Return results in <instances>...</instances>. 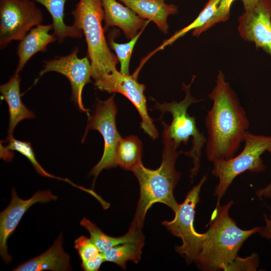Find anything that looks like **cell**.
<instances>
[{"mask_svg":"<svg viewBox=\"0 0 271 271\" xmlns=\"http://www.w3.org/2000/svg\"><path fill=\"white\" fill-rule=\"evenodd\" d=\"M145 28L141 30L135 37L125 43H117L111 35L109 37V45L114 51L120 63V72L124 74H129V66L133 49Z\"/></svg>","mask_w":271,"mask_h":271,"instance_id":"d4e9b609","label":"cell"},{"mask_svg":"<svg viewBox=\"0 0 271 271\" xmlns=\"http://www.w3.org/2000/svg\"><path fill=\"white\" fill-rule=\"evenodd\" d=\"M43 6L52 19L53 34L59 43L68 37L81 38L82 31L73 24L67 25L64 22V7L66 0H31Z\"/></svg>","mask_w":271,"mask_h":271,"instance_id":"ffe728a7","label":"cell"},{"mask_svg":"<svg viewBox=\"0 0 271 271\" xmlns=\"http://www.w3.org/2000/svg\"><path fill=\"white\" fill-rule=\"evenodd\" d=\"M104 261L103 255L100 252L93 258L81 262V267L85 271H97Z\"/></svg>","mask_w":271,"mask_h":271,"instance_id":"f1b7e54d","label":"cell"},{"mask_svg":"<svg viewBox=\"0 0 271 271\" xmlns=\"http://www.w3.org/2000/svg\"><path fill=\"white\" fill-rule=\"evenodd\" d=\"M244 146L241 152L235 157L213 162L212 174L218 179L213 195L217 198L216 206L220 205V200L234 179L245 171L263 172L266 168L261 158L271 144V137L246 134Z\"/></svg>","mask_w":271,"mask_h":271,"instance_id":"8992f818","label":"cell"},{"mask_svg":"<svg viewBox=\"0 0 271 271\" xmlns=\"http://www.w3.org/2000/svg\"><path fill=\"white\" fill-rule=\"evenodd\" d=\"M138 75L135 73L131 75L124 74L116 70L94 81V85L100 90L119 93L129 99L141 117V128L155 140L158 137V132L148 111L145 85L138 82Z\"/></svg>","mask_w":271,"mask_h":271,"instance_id":"30bf717a","label":"cell"},{"mask_svg":"<svg viewBox=\"0 0 271 271\" xmlns=\"http://www.w3.org/2000/svg\"><path fill=\"white\" fill-rule=\"evenodd\" d=\"M144 240L128 242L117 245L101 252L104 261L114 263L126 269V263L131 261L137 263L141 258Z\"/></svg>","mask_w":271,"mask_h":271,"instance_id":"7402d4cb","label":"cell"},{"mask_svg":"<svg viewBox=\"0 0 271 271\" xmlns=\"http://www.w3.org/2000/svg\"><path fill=\"white\" fill-rule=\"evenodd\" d=\"M220 1L208 0L197 17L191 23L183 29L176 31L171 37L165 40L160 46L143 59L141 65L143 66L156 53L172 44L177 40L184 36L189 31L197 29L204 25L214 15Z\"/></svg>","mask_w":271,"mask_h":271,"instance_id":"cb8c5ba5","label":"cell"},{"mask_svg":"<svg viewBox=\"0 0 271 271\" xmlns=\"http://www.w3.org/2000/svg\"><path fill=\"white\" fill-rule=\"evenodd\" d=\"M57 199V196L46 190L38 191L30 198L24 200L18 196L14 189H12L10 202L0 214V254L6 263H9L12 260L8 251V239L26 211L36 203H46Z\"/></svg>","mask_w":271,"mask_h":271,"instance_id":"7c38bea8","label":"cell"},{"mask_svg":"<svg viewBox=\"0 0 271 271\" xmlns=\"http://www.w3.org/2000/svg\"><path fill=\"white\" fill-rule=\"evenodd\" d=\"M208 96L213 101L205 117L207 159L211 162L234 157L248 132L249 120L237 96L219 71L216 84Z\"/></svg>","mask_w":271,"mask_h":271,"instance_id":"6da1fadb","label":"cell"},{"mask_svg":"<svg viewBox=\"0 0 271 271\" xmlns=\"http://www.w3.org/2000/svg\"><path fill=\"white\" fill-rule=\"evenodd\" d=\"M234 1L220 0L213 16L204 25L193 30L192 35L198 37L215 25L227 21L229 18L231 6Z\"/></svg>","mask_w":271,"mask_h":271,"instance_id":"484cf974","label":"cell"},{"mask_svg":"<svg viewBox=\"0 0 271 271\" xmlns=\"http://www.w3.org/2000/svg\"><path fill=\"white\" fill-rule=\"evenodd\" d=\"M269 215L265 213L263 214L265 224L260 227L258 233L262 238L269 240L271 243V206L269 208Z\"/></svg>","mask_w":271,"mask_h":271,"instance_id":"f546056e","label":"cell"},{"mask_svg":"<svg viewBox=\"0 0 271 271\" xmlns=\"http://www.w3.org/2000/svg\"><path fill=\"white\" fill-rule=\"evenodd\" d=\"M74 244L81 262L93 258L100 253L90 238L84 235L75 239Z\"/></svg>","mask_w":271,"mask_h":271,"instance_id":"4316f807","label":"cell"},{"mask_svg":"<svg viewBox=\"0 0 271 271\" xmlns=\"http://www.w3.org/2000/svg\"><path fill=\"white\" fill-rule=\"evenodd\" d=\"M266 151L271 154V144ZM257 197L260 199L262 198H271V182L265 187L258 189L256 192Z\"/></svg>","mask_w":271,"mask_h":271,"instance_id":"4dcf8cb0","label":"cell"},{"mask_svg":"<svg viewBox=\"0 0 271 271\" xmlns=\"http://www.w3.org/2000/svg\"><path fill=\"white\" fill-rule=\"evenodd\" d=\"M70 256L63 248L61 233L53 245L45 252L16 267L14 271H64L71 269Z\"/></svg>","mask_w":271,"mask_h":271,"instance_id":"9a60e30c","label":"cell"},{"mask_svg":"<svg viewBox=\"0 0 271 271\" xmlns=\"http://www.w3.org/2000/svg\"><path fill=\"white\" fill-rule=\"evenodd\" d=\"M132 10L140 17L154 22L160 31L167 34L168 18L176 14L177 7L167 4L164 0H118Z\"/></svg>","mask_w":271,"mask_h":271,"instance_id":"e0dca14e","label":"cell"},{"mask_svg":"<svg viewBox=\"0 0 271 271\" xmlns=\"http://www.w3.org/2000/svg\"><path fill=\"white\" fill-rule=\"evenodd\" d=\"M101 2L104 12V31L110 27H117L122 31L127 39L130 40L138 34L139 30L146 28L150 22L116 0H101Z\"/></svg>","mask_w":271,"mask_h":271,"instance_id":"5bb4252c","label":"cell"},{"mask_svg":"<svg viewBox=\"0 0 271 271\" xmlns=\"http://www.w3.org/2000/svg\"><path fill=\"white\" fill-rule=\"evenodd\" d=\"M259 265V258L256 253H252L249 256L242 257L237 255L227 266L225 270H256Z\"/></svg>","mask_w":271,"mask_h":271,"instance_id":"83f0119b","label":"cell"},{"mask_svg":"<svg viewBox=\"0 0 271 271\" xmlns=\"http://www.w3.org/2000/svg\"><path fill=\"white\" fill-rule=\"evenodd\" d=\"M162 123L164 127V148L160 166L157 169L151 170L142 163L132 171L138 180L140 193L130 226L138 229L143 228L146 213L154 203L164 204L173 211L179 204L175 198L174 189L181 177L175 166L181 151H177L178 148L170 139L168 124L164 121Z\"/></svg>","mask_w":271,"mask_h":271,"instance_id":"7a4b0ae2","label":"cell"},{"mask_svg":"<svg viewBox=\"0 0 271 271\" xmlns=\"http://www.w3.org/2000/svg\"><path fill=\"white\" fill-rule=\"evenodd\" d=\"M52 29V24H40L33 28L20 41L17 48L18 62L15 73H19L33 56L39 52L46 51L48 45L57 40L53 34L49 33Z\"/></svg>","mask_w":271,"mask_h":271,"instance_id":"2e32d148","label":"cell"},{"mask_svg":"<svg viewBox=\"0 0 271 271\" xmlns=\"http://www.w3.org/2000/svg\"><path fill=\"white\" fill-rule=\"evenodd\" d=\"M80 224L88 231L90 239L100 252L120 244L145 239L142 229L131 226H130L127 232L123 236L112 237L105 234L95 224L85 217L82 219Z\"/></svg>","mask_w":271,"mask_h":271,"instance_id":"d6986e66","label":"cell"},{"mask_svg":"<svg viewBox=\"0 0 271 271\" xmlns=\"http://www.w3.org/2000/svg\"><path fill=\"white\" fill-rule=\"evenodd\" d=\"M7 141L8 142V145L6 147L2 146V148H1V158L4 160L10 161L13 158V156L11 155L10 151H17L28 159L40 175L64 181L77 188H79V186L68 179L59 178L47 172L37 161L31 143L17 140L13 136L7 137Z\"/></svg>","mask_w":271,"mask_h":271,"instance_id":"603a6c76","label":"cell"},{"mask_svg":"<svg viewBox=\"0 0 271 271\" xmlns=\"http://www.w3.org/2000/svg\"><path fill=\"white\" fill-rule=\"evenodd\" d=\"M20 77L15 73L6 83L1 85L0 92L8 104L9 124L8 137L13 136L16 126L22 120L34 118L35 114L23 103L20 93Z\"/></svg>","mask_w":271,"mask_h":271,"instance_id":"ac0fdd59","label":"cell"},{"mask_svg":"<svg viewBox=\"0 0 271 271\" xmlns=\"http://www.w3.org/2000/svg\"><path fill=\"white\" fill-rule=\"evenodd\" d=\"M195 77V75L193 76L189 85L183 83V90L185 92L186 95L182 100L160 103L154 100L156 109L162 114L168 112L172 115V122L170 125L168 124V131L175 146L178 148L182 144L187 145L192 138V146L191 149L186 152L181 151V154L192 159L193 166L191 169L190 176L192 180L199 172L202 150L207 142L206 138L197 128L195 117L191 116L188 112V109L191 104L203 100L197 99L191 95L190 86Z\"/></svg>","mask_w":271,"mask_h":271,"instance_id":"5b68a950","label":"cell"},{"mask_svg":"<svg viewBox=\"0 0 271 271\" xmlns=\"http://www.w3.org/2000/svg\"><path fill=\"white\" fill-rule=\"evenodd\" d=\"M112 95L104 101L99 100L96 104L94 113L89 117L86 134L90 129L98 130L104 140V150L98 163L92 168L90 175L94 176L93 183L100 172L105 169L115 167L116 153L122 139L118 133L115 122L117 107Z\"/></svg>","mask_w":271,"mask_h":271,"instance_id":"9c48e42d","label":"cell"},{"mask_svg":"<svg viewBox=\"0 0 271 271\" xmlns=\"http://www.w3.org/2000/svg\"><path fill=\"white\" fill-rule=\"evenodd\" d=\"M79 49L75 47L68 55L45 62L40 71L39 79L48 72H56L65 76L69 81L72 90V99L80 110L89 117V110L83 105L82 91L86 84L91 82V65L88 57L79 58Z\"/></svg>","mask_w":271,"mask_h":271,"instance_id":"8fae6325","label":"cell"},{"mask_svg":"<svg viewBox=\"0 0 271 271\" xmlns=\"http://www.w3.org/2000/svg\"><path fill=\"white\" fill-rule=\"evenodd\" d=\"M233 204L230 200L215 206L212 212L202 249L195 261L199 269L225 270L238 255L243 243L259 231L260 226L247 230L238 227L229 214Z\"/></svg>","mask_w":271,"mask_h":271,"instance_id":"3957f363","label":"cell"},{"mask_svg":"<svg viewBox=\"0 0 271 271\" xmlns=\"http://www.w3.org/2000/svg\"><path fill=\"white\" fill-rule=\"evenodd\" d=\"M43 21V13L33 1L0 0L1 49L13 41H21Z\"/></svg>","mask_w":271,"mask_h":271,"instance_id":"ba28073f","label":"cell"},{"mask_svg":"<svg viewBox=\"0 0 271 271\" xmlns=\"http://www.w3.org/2000/svg\"><path fill=\"white\" fill-rule=\"evenodd\" d=\"M238 22L241 38L271 56V0H259L253 9L239 17Z\"/></svg>","mask_w":271,"mask_h":271,"instance_id":"4fadbf2b","label":"cell"},{"mask_svg":"<svg viewBox=\"0 0 271 271\" xmlns=\"http://www.w3.org/2000/svg\"><path fill=\"white\" fill-rule=\"evenodd\" d=\"M207 180L204 175L199 182L187 193L185 200L179 204L174 211L175 217L171 221L162 222L174 236L181 238L182 244L175 247L176 251L184 257L188 264L195 262L199 254L205 239L206 234L196 231L194 227L195 208L200 201V193L203 185Z\"/></svg>","mask_w":271,"mask_h":271,"instance_id":"52a82bcc","label":"cell"},{"mask_svg":"<svg viewBox=\"0 0 271 271\" xmlns=\"http://www.w3.org/2000/svg\"><path fill=\"white\" fill-rule=\"evenodd\" d=\"M71 14L73 25L85 37L91 77L96 81L116 70L118 60L108 46L102 25L104 12L101 0H79Z\"/></svg>","mask_w":271,"mask_h":271,"instance_id":"277c9868","label":"cell"},{"mask_svg":"<svg viewBox=\"0 0 271 271\" xmlns=\"http://www.w3.org/2000/svg\"><path fill=\"white\" fill-rule=\"evenodd\" d=\"M143 145L136 136L122 138L116 153L117 165L122 169L133 171L142 163Z\"/></svg>","mask_w":271,"mask_h":271,"instance_id":"44dd1931","label":"cell"},{"mask_svg":"<svg viewBox=\"0 0 271 271\" xmlns=\"http://www.w3.org/2000/svg\"><path fill=\"white\" fill-rule=\"evenodd\" d=\"M245 11L253 9L258 4L259 0H241Z\"/></svg>","mask_w":271,"mask_h":271,"instance_id":"1f68e13d","label":"cell"}]
</instances>
